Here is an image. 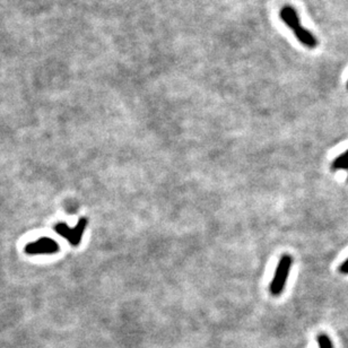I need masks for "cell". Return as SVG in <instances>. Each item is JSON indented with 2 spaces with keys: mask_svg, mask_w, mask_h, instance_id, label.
I'll return each instance as SVG.
<instances>
[{
  "mask_svg": "<svg viewBox=\"0 0 348 348\" xmlns=\"http://www.w3.org/2000/svg\"><path fill=\"white\" fill-rule=\"evenodd\" d=\"M87 224L88 219L86 217H82L76 226L69 227L66 223H59L54 226V231L64 239H66L72 247H78L83 239V234L87 227Z\"/></svg>",
  "mask_w": 348,
  "mask_h": 348,
  "instance_id": "obj_3",
  "label": "cell"
},
{
  "mask_svg": "<svg viewBox=\"0 0 348 348\" xmlns=\"http://www.w3.org/2000/svg\"><path fill=\"white\" fill-rule=\"evenodd\" d=\"M347 182H348V178H347Z\"/></svg>",
  "mask_w": 348,
  "mask_h": 348,
  "instance_id": "obj_10",
  "label": "cell"
},
{
  "mask_svg": "<svg viewBox=\"0 0 348 348\" xmlns=\"http://www.w3.org/2000/svg\"><path fill=\"white\" fill-rule=\"evenodd\" d=\"M344 154H345V155H346V156L348 157V149H347V150H346V151H345V153H344Z\"/></svg>",
  "mask_w": 348,
  "mask_h": 348,
  "instance_id": "obj_8",
  "label": "cell"
},
{
  "mask_svg": "<svg viewBox=\"0 0 348 348\" xmlns=\"http://www.w3.org/2000/svg\"><path fill=\"white\" fill-rule=\"evenodd\" d=\"M293 259L289 254H282L279 260L277 269L275 271L274 278L270 282V293L274 296H279L285 289L286 282L288 279Z\"/></svg>",
  "mask_w": 348,
  "mask_h": 348,
  "instance_id": "obj_2",
  "label": "cell"
},
{
  "mask_svg": "<svg viewBox=\"0 0 348 348\" xmlns=\"http://www.w3.org/2000/svg\"><path fill=\"white\" fill-rule=\"evenodd\" d=\"M347 89H348V82H347Z\"/></svg>",
  "mask_w": 348,
  "mask_h": 348,
  "instance_id": "obj_9",
  "label": "cell"
},
{
  "mask_svg": "<svg viewBox=\"0 0 348 348\" xmlns=\"http://www.w3.org/2000/svg\"><path fill=\"white\" fill-rule=\"evenodd\" d=\"M279 16H281L282 22L293 31L296 39H298L303 46L309 48V49H315V48H316V46H318V40H316V37L313 35L310 31L304 29V27L301 25L298 12H296L295 8H293L292 6H284L281 9Z\"/></svg>",
  "mask_w": 348,
  "mask_h": 348,
  "instance_id": "obj_1",
  "label": "cell"
},
{
  "mask_svg": "<svg viewBox=\"0 0 348 348\" xmlns=\"http://www.w3.org/2000/svg\"><path fill=\"white\" fill-rule=\"evenodd\" d=\"M339 271L344 275H348V259H346L342 265H340Z\"/></svg>",
  "mask_w": 348,
  "mask_h": 348,
  "instance_id": "obj_7",
  "label": "cell"
},
{
  "mask_svg": "<svg viewBox=\"0 0 348 348\" xmlns=\"http://www.w3.org/2000/svg\"><path fill=\"white\" fill-rule=\"evenodd\" d=\"M331 168L332 170H348V157L344 153L339 155L332 162Z\"/></svg>",
  "mask_w": 348,
  "mask_h": 348,
  "instance_id": "obj_5",
  "label": "cell"
},
{
  "mask_svg": "<svg viewBox=\"0 0 348 348\" xmlns=\"http://www.w3.org/2000/svg\"><path fill=\"white\" fill-rule=\"evenodd\" d=\"M316 342L319 344L320 348H333V344L330 339V337L326 333H320L316 337Z\"/></svg>",
  "mask_w": 348,
  "mask_h": 348,
  "instance_id": "obj_6",
  "label": "cell"
},
{
  "mask_svg": "<svg viewBox=\"0 0 348 348\" xmlns=\"http://www.w3.org/2000/svg\"><path fill=\"white\" fill-rule=\"evenodd\" d=\"M59 251V244H58L53 239L43 236L37 239L34 242H31L26 246L25 252L27 254H53Z\"/></svg>",
  "mask_w": 348,
  "mask_h": 348,
  "instance_id": "obj_4",
  "label": "cell"
}]
</instances>
